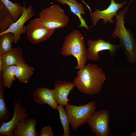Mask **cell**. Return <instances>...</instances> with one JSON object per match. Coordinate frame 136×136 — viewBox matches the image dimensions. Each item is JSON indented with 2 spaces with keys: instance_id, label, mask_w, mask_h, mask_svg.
<instances>
[{
  "instance_id": "14",
  "label": "cell",
  "mask_w": 136,
  "mask_h": 136,
  "mask_svg": "<svg viewBox=\"0 0 136 136\" xmlns=\"http://www.w3.org/2000/svg\"><path fill=\"white\" fill-rule=\"evenodd\" d=\"M37 123L36 119L32 118L19 122L13 129V136H39L36 128Z\"/></svg>"
},
{
  "instance_id": "3",
  "label": "cell",
  "mask_w": 136,
  "mask_h": 136,
  "mask_svg": "<svg viewBox=\"0 0 136 136\" xmlns=\"http://www.w3.org/2000/svg\"><path fill=\"white\" fill-rule=\"evenodd\" d=\"M84 37L81 32L75 29L65 37L60 51L64 56L72 55L77 61L76 70L84 68L87 60V50L84 42Z\"/></svg>"
},
{
  "instance_id": "21",
  "label": "cell",
  "mask_w": 136,
  "mask_h": 136,
  "mask_svg": "<svg viewBox=\"0 0 136 136\" xmlns=\"http://www.w3.org/2000/svg\"><path fill=\"white\" fill-rule=\"evenodd\" d=\"M4 5L12 16L15 22L23 14V7L20 4L13 3L9 0H0Z\"/></svg>"
},
{
  "instance_id": "5",
  "label": "cell",
  "mask_w": 136,
  "mask_h": 136,
  "mask_svg": "<svg viewBox=\"0 0 136 136\" xmlns=\"http://www.w3.org/2000/svg\"><path fill=\"white\" fill-rule=\"evenodd\" d=\"M39 18L47 27L54 29L66 26L70 20L64 10L57 4L42 9L39 14Z\"/></svg>"
},
{
  "instance_id": "16",
  "label": "cell",
  "mask_w": 136,
  "mask_h": 136,
  "mask_svg": "<svg viewBox=\"0 0 136 136\" xmlns=\"http://www.w3.org/2000/svg\"><path fill=\"white\" fill-rule=\"evenodd\" d=\"M60 4L67 5L69 7L71 11L76 15L79 18L80 24L78 26L79 27H84L89 30V27L86 24L84 19L82 15H84L86 13L85 8L82 4L77 2L76 0H55Z\"/></svg>"
},
{
  "instance_id": "20",
  "label": "cell",
  "mask_w": 136,
  "mask_h": 136,
  "mask_svg": "<svg viewBox=\"0 0 136 136\" xmlns=\"http://www.w3.org/2000/svg\"><path fill=\"white\" fill-rule=\"evenodd\" d=\"M14 38V34L11 32L0 34V55L12 50V43L13 42Z\"/></svg>"
},
{
  "instance_id": "25",
  "label": "cell",
  "mask_w": 136,
  "mask_h": 136,
  "mask_svg": "<svg viewBox=\"0 0 136 136\" xmlns=\"http://www.w3.org/2000/svg\"><path fill=\"white\" fill-rule=\"evenodd\" d=\"M3 64L2 56L0 55V74H2L3 72Z\"/></svg>"
},
{
  "instance_id": "24",
  "label": "cell",
  "mask_w": 136,
  "mask_h": 136,
  "mask_svg": "<svg viewBox=\"0 0 136 136\" xmlns=\"http://www.w3.org/2000/svg\"><path fill=\"white\" fill-rule=\"evenodd\" d=\"M52 127L49 125L45 126L41 129L40 136H53Z\"/></svg>"
},
{
  "instance_id": "17",
  "label": "cell",
  "mask_w": 136,
  "mask_h": 136,
  "mask_svg": "<svg viewBox=\"0 0 136 136\" xmlns=\"http://www.w3.org/2000/svg\"><path fill=\"white\" fill-rule=\"evenodd\" d=\"M34 69L26 63L16 65L15 71V77L21 83H27L32 77Z\"/></svg>"
},
{
  "instance_id": "4",
  "label": "cell",
  "mask_w": 136,
  "mask_h": 136,
  "mask_svg": "<svg viewBox=\"0 0 136 136\" xmlns=\"http://www.w3.org/2000/svg\"><path fill=\"white\" fill-rule=\"evenodd\" d=\"M96 108V103L94 101L81 106L69 104L65 106V109L73 131H76L79 127L84 125L95 111Z\"/></svg>"
},
{
  "instance_id": "1",
  "label": "cell",
  "mask_w": 136,
  "mask_h": 136,
  "mask_svg": "<svg viewBox=\"0 0 136 136\" xmlns=\"http://www.w3.org/2000/svg\"><path fill=\"white\" fill-rule=\"evenodd\" d=\"M106 79L101 68L95 64L89 63L79 70L73 83L82 93L93 95L100 92Z\"/></svg>"
},
{
  "instance_id": "23",
  "label": "cell",
  "mask_w": 136,
  "mask_h": 136,
  "mask_svg": "<svg viewBox=\"0 0 136 136\" xmlns=\"http://www.w3.org/2000/svg\"><path fill=\"white\" fill-rule=\"evenodd\" d=\"M16 65H12L8 67L3 72L2 74L5 87L10 88L13 82L16 79L15 71Z\"/></svg>"
},
{
  "instance_id": "6",
  "label": "cell",
  "mask_w": 136,
  "mask_h": 136,
  "mask_svg": "<svg viewBox=\"0 0 136 136\" xmlns=\"http://www.w3.org/2000/svg\"><path fill=\"white\" fill-rule=\"evenodd\" d=\"M110 116L109 111L103 109L95 111L90 117L86 123L92 133L96 136H108L111 131L109 127Z\"/></svg>"
},
{
  "instance_id": "10",
  "label": "cell",
  "mask_w": 136,
  "mask_h": 136,
  "mask_svg": "<svg viewBox=\"0 0 136 136\" xmlns=\"http://www.w3.org/2000/svg\"><path fill=\"white\" fill-rule=\"evenodd\" d=\"M110 1V5L106 9L100 10L96 9L92 12H91L90 7L85 3L89 10L92 23L94 26H96L97 22L100 19L103 20L104 24H106L108 22L111 23H113L114 21L112 19L117 14V12L118 10L122 8L126 3V1L122 3H117L115 0Z\"/></svg>"
},
{
  "instance_id": "18",
  "label": "cell",
  "mask_w": 136,
  "mask_h": 136,
  "mask_svg": "<svg viewBox=\"0 0 136 136\" xmlns=\"http://www.w3.org/2000/svg\"><path fill=\"white\" fill-rule=\"evenodd\" d=\"M15 22L9 12L0 1V33L7 30Z\"/></svg>"
},
{
  "instance_id": "8",
  "label": "cell",
  "mask_w": 136,
  "mask_h": 136,
  "mask_svg": "<svg viewBox=\"0 0 136 136\" xmlns=\"http://www.w3.org/2000/svg\"><path fill=\"white\" fill-rule=\"evenodd\" d=\"M55 30L47 28L36 18L30 21L26 26V33L30 42L38 44L49 38Z\"/></svg>"
},
{
  "instance_id": "26",
  "label": "cell",
  "mask_w": 136,
  "mask_h": 136,
  "mask_svg": "<svg viewBox=\"0 0 136 136\" xmlns=\"http://www.w3.org/2000/svg\"><path fill=\"white\" fill-rule=\"evenodd\" d=\"M131 136H136V133L135 132H133L131 134Z\"/></svg>"
},
{
  "instance_id": "22",
  "label": "cell",
  "mask_w": 136,
  "mask_h": 136,
  "mask_svg": "<svg viewBox=\"0 0 136 136\" xmlns=\"http://www.w3.org/2000/svg\"><path fill=\"white\" fill-rule=\"evenodd\" d=\"M63 105L58 104L57 110L58 111L59 116L63 130V136H70L71 133L69 118Z\"/></svg>"
},
{
  "instance_id": "12",
  "label": "cell",
  "mask_w": 136,
  "mask_h": 136,
  "mask_svg": "<svg viewBox=\"0 0 136 136\" xmlns=\"http://www.w3.org/2000/svg\"><path fill=\"white\" fill-rule=\"evenodd\" d=\"M54 88L52 89L53 96L57 104L66 106L69 104L67 97L75 86L73 83L57 80L54 83Z\"/></svg>"
},
{
  "instance_id": "9",
  "label": "cell",
  "mask_w": 136,
  "mask_h": 136,
  "mask_svg": "<svg viewBox=\"0 0 136 136\" xmlns=\"http://www.w3.org/2000/svg\"><path fill=\"white\" fill-rule=\"evenodd\" d=\"M14 112L12 118L9 121L3 123L0 127V134L5 136H13V129L19 122L28 119L29 116L25 108L22 107L19 99L15 101Z\"/></svg>"
},
{
  "instance_id": "15",
  "label": "cell",
  "mask_w": 136,
  "mask_h": 136,
  "mask_svg": "<svg viewBox=\"0 0 136 136\" xmlns=\"http://www.w3.org/2000/svg\"><path fill=\"white\" fill-rule=\"evenodd\" d=\"M0 55L2 59L4 71L10 66L26 63L22 50L20 47L13 48L11 51Z\"/></svg>"
},
{
  "instance_id": "11",
  "label": "cell",
  "mask_w": 136,
  "mask_h": 136,
  "mask_svg": "<svg viewBox=\"0 0 136 136\" xmlns=\"http://www.w3.org/2000/svg\"><path fill=\"white\" fill-rule=\"evenodd\" d=\"M23 7V13L18 19L13 23L7 30L0 33H13L14 34L13 42L15 44L21 38V34L26 33V26L24 25V23L35 14L32 5H30L27 8H26L25 3L24 2Z\"/></svg>"
},
{
  "instance_id": "19",
  "label": "cell",
  "mask_w": 136,
  "mask_h": 136,
  "mask_svg": "<svg viewBox=\"0 0 136 136\" xmlns=\"http://www.w3.org/2000/svg\"><path fill=\"white\" fill-rule=\"evenodd\" d=\"M4 87L2 74H0V126L7 122L10 116L4 97Z\"/></svg>"
},
{
  "instance_id": "27",
  "label": "cell",
  "mask_w": 136,
  "mask_h": 136,
  "mask_svg": "<svg viewBox=\"0 0 136 136\" xmlns=\"http://www.w3.org/2000/svg\"><path fill=\"white\" fill-rule=\"evenodd\" d=\"M135 0H131L130 1L129 3V5L131 4V3L133 1H134Z\"/></svg>"
},
{
  "instance_id": "7",
  "label": "cell",
  "mask_w": 136,
  "mask_h": 136,
  "mask_svg": "<svg viewBox=\"0 0 136 136\" xmlns=\"http://www.w3.org/2000/svg\"><path fill=\"white\" fill-rule=\"evenodd\" d=\"M87 57L88 59L94 61L99 59V53L105 50L109 51L110 57L113 60L118 52L120 47L119 45L112 44L110 41H106L100 38L96 41L91 39L88 40Z\"/></svg>"
},
{
  "instance_id": "13",
  "label": "cell",
  "mask_w": 136,
  "mask_h": 136,
  "mask_svg": "<svg viewBox=\"0 0 136 136\" xmlns=\"http://www.w3.org/2000/svg\"><path fill=\"white\" fill-rule=\"evenodd\" d=\"M33 100L39 105L47 104L54 110H57L58 104L54 97L52 90L44 87L37 88L33 93Z\"/></svg>"
},
{
  "instance_id": "2",
  "label": "cell",
  "mask_w": 136,
  "mask_h": 136,
  "mask_svg": "<svg viewBox=\"0 0 136 136\" xmlns=\"http://www.w3.org/2000/svg\"><path fill=\"white\" fill-rule=\"evenodd\" d=\"M129 5L124 10L119 11L115 16L116 26L112 36L113 38H118L119 45L129 62H136V41L132 33L124 25V17Z\"/></svg>"
}]
</instances>
